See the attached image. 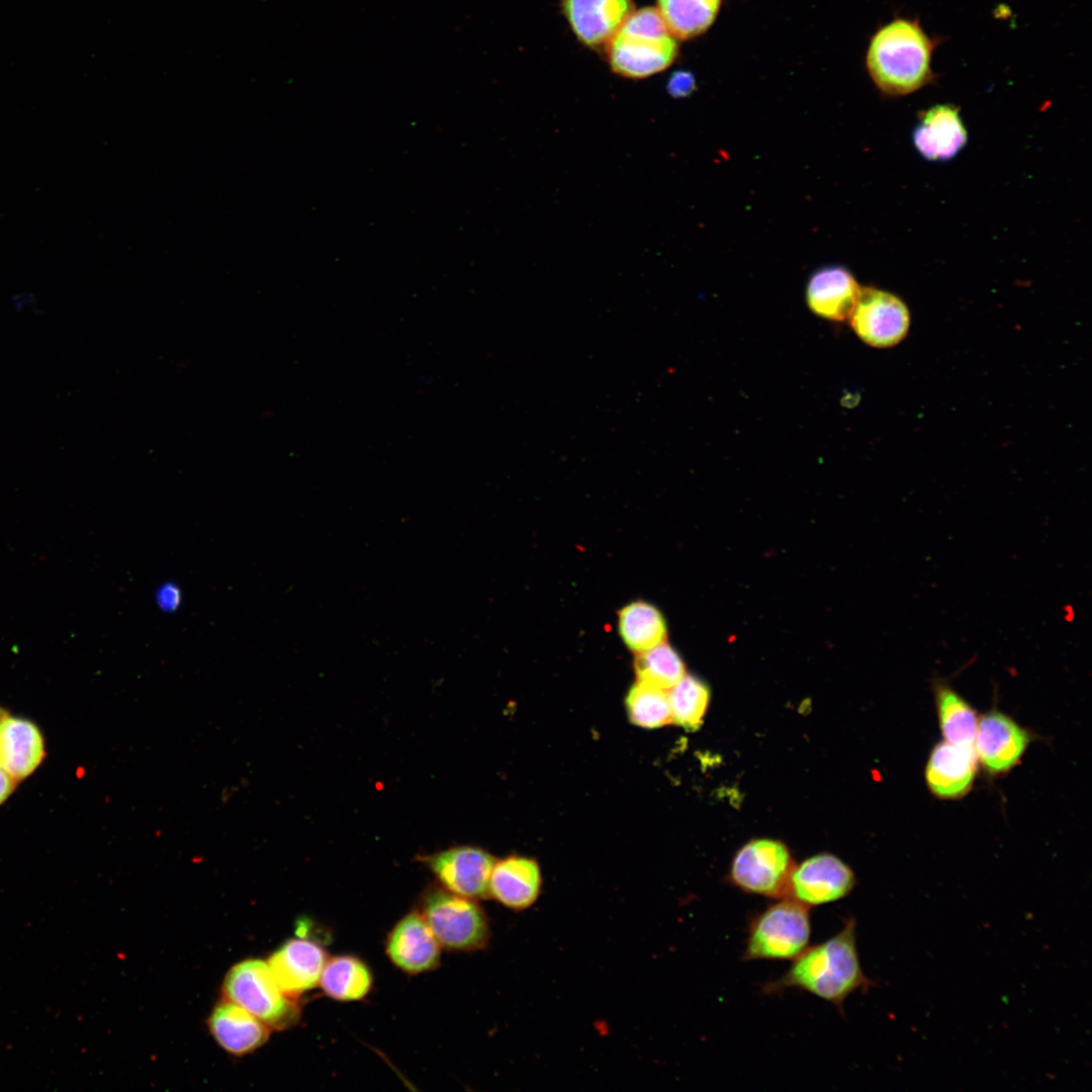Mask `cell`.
<instances>
[{
    "label": "cell",
    "instance_id": "obj_1",
    "mask_svg": "<svg viewBox=\"0 0 1092 1092\" xmlns=\"http://www.w3.org/2000/svg\"><path fill=\"white\" fill-rule=\"evenodd\" d=\"M875 983L864 974L856 947V921L849 917L829 939L807 947L793 960L787 972L763 986L766 994L786 989L808 992L843 1011L845 999Z\"/></svg>",
    "mask_w": 1092,
    "mask_h": 1092
},
{
    "label": "cell",
    "instance_id": "obj_2",
    "mask_svg": "<svg viewBox=\"0 0 1092 1092\" xmlns=\"http://www.w3.org/2000/svg\"><path fill=\"white\" fill-rule=\"evenodd\" d=\"M933 41L918 22L898 18L871 40L867 67L875 84L889 95L910 94L931 79Z\"/></svg>",
    "mask_w": 1092,
    "mask_h": 1092
},
{
    "label": "cell",
    "instance_id": "obj_3",
    "mask_svg": "<svg viewBox=\"0 0 1092 1092\" xmlns=\"http://www.w3.org/2000/svg\"><path fill=\"white\" fill-rule=\"evenodd\" d=\"M608 46L612 69L629 78L656 74L677 55L676 39L655 8L633 11Z\"/></svg>",
    "mask_w": 1092,
    "mask_h": 1092
},
{
    "label": "cell",
    "instance_id": "obj_4",
    "mask_svg": "<svg viewBox=\"0 0 1092 1092\" xmlns=\"http://www.w3.org/2000/svg\"><path fill=\"white\" fill-rule=\"evenodd\" d=\"M810 908L785 897L754 915L749 922L744 961L794 960L809 944Z\"/></svg>",
    "mask_w": 1092,
    "mask_h": 1092
},
{
    "label": "cell",
    "instance_id": "obj_5",
    "mask_svg": "<svg viewBox=\"0 0 1092 1092\" xmlns=\"http://www.w3.org/2000/svg\"><path fill=\"white\" fill-rule=\"evenodd\" d=\"M224 1000L231 1001L264 1022L282 1029L298 1018L299 1009L276 983L267 963L247 960L234 966L222 985Z\"/></svg>",
    "mask_w": 1092,
    "mask_h": 1092
},
{
    "label": "cell",
    "instance_id": "obj_6",
    "mask_svg": "<svg viewBox=\"0 0 1092 1092\" xmlns=\"http://www.w3.org/2000/svg\"><path fill=\"white\" fill-rule=\"evenodd\" d=\"M421 914L439 943L448 949L476 950L489 939L487 917L474 899L432 889L422 899Z\"/></svg>",
    "mask_w": 1092,
    "mask_h": 1092
},
{
    "label": "cell",
    "instance_id": "obj_7",
    "mask_svg": "<svg viewBox=\"0 0 1092 1092\" xmlns=\"http://www.w3.org/2000/svg\"><path fill=\"white\" fill-rule=\"evenodd\" d=\"M795 863L788 847L777 840L749 841L735 854L729 881L739 890L772 899L788 895Z\"/></svg>",
    "mask_w": 1092,
    "mask_h": 1092
},
{
    "label": "cell",
    "instance_id": "obj_8",
    "mask_svg": "<svg viewBox=\"0 0 1092 1092\" xmlns=\"http://www.w3.org/2000/svg\"><path fill=\"white\" fill-rule=\"evenodd\" d=\"M849 318L857 337L876 348L897 345L906 337L910 326L906 304L896 295L873 287L860 289Z\"/></svg>",
    "mask_w": 1092,
    "mask_h": 1092
},
{
    "label": "cell",
    "instance_id": "obj_9",
    "mask_svg": "<svg viewBox=\"0 0 1092 1092\" xmlns=\"http://www.w3.org/2000/svg\"><path fill=\"white\" fill-rule=\"evenodd\" d=\"M423 859L445 890L474 900L489 897L495 859L482 848L458 845Z\"/></svg>",
    "mask_w": 1092,
    "mask_h": 1092
},
{
    "label": "cell",
    "instance_id": "obj_10",
    "mask_svg": "<svg viewBox=\"0 0 1092 1092\" xmlns=\"http://www.w3.org/2000/svg\"><path fill=\"white\" fill-rule=\"evenodd\" d=\"M855 885L852 870L838 857L821 853L795 866L787 897L810 907L838 901Z\"/></svg>",
    "mask_w": 1092,
    "mask_h": 1092
},
{
    "label": "cell",
    "instance_id": "obj_11",
    "mask_svg": "<svg viewBox=\"0 0 1092 1092\" xmlns=\"http://www.w3.org/2000/svg\"><path fill=\"white\" fill-rule=\"evenodd\" d=\"M1030 735L1008 715L993 709L978 721L974 749L978 761L991 775L1004 774L1020 760Z\"/></svg>",
    "mask_w": 1092,
    "mask_h": 1092
},
{
    "label": "cell",
    "instance_id": "obj_12",
    "mask_svg": "<svg viewBox=\"0 0 1092 1092\" xmlns=\"http://www.w3.org/2000/svg\"><path fill=\"white\" fill-rule=\"evenodd\" d=\"M326 963V950L320 944L297 937L284 942L267 965L283 993L293 998L320 983Z\"/></svg>",
    "mask_w": 1092,
    "mask_h": 1092
},
{
    "label": "cell",
    "instance_id": "obj_13",
    "mask_svg": "<svg viewBox=\"0 0 1092 1092\" xmlns=\"http://www.w3.org/2000/svg\"><path fill=\"white\" fill-rule=\"evenodd\" d=\"M440 946L422 914L412 912L400 919L388 934L386 952L398 969L420 974L438 966Z\"/></svg>",
    "mask_w": 1092,
    "mask_h": 1092
},
{
    "label": "cell",
    "instance_id": "obj_14",
    "mask_svg": "<svg viewBox=\"0 0 1092 1092\" xmlns=\"http://www.w3.org/2000/svg\"><path fill=\"white\" fill-rule=\"evenodd\" d=\"M978 758L974 746L946 741L931 750L925 766V781L930 792L940 799H958L967 794L976 777Z\"/></svg>",
    "mask_w": 1092,
    "mask_h": 1092
},
{
    "label": "cell",
    "instance_id": "obj_15",
    "mask_svg": "<svg viewBox=\"0 0 1092 1092\" xmlns=\"http://www.w3.org/2000/svg\"><path fill=\"white\" fill-rule=\"evenodd\" d=\"M565 16L575 35L584 44H609L633 13L631 0H561Z\"/></svg>",
    "mask_w": 1092,
    "mask_h": 1092
},
{
    "label": "cell",
    "instance_id": "obj_16",
    "mask_svg": "<svg viewBox=\"0 0 1092 1092\" xmlns=\"http://www.w3.org/2000/svg\"><path fill=\"white\" fill-rule=\"evenodd\" d=\"M912 139L925 159L946 161L962 151L968 134L958 108L939 104L922 113Z\"/></svg>",
    "mask_w": 1092,
    "mask_h": 1092
},
{
    "label": "cell",
    "instance_id": "obj_17",
    "mask_svg": "<svg viewBox=\"0 0 1092 1092\" xmlns=\"http://www.w3.org/2000/svg\"><path fill=\"white\" fill-rule=\"evenodd\" d=\"M860 289L846 268L824 267L810 277L806 300L815 314L829 321L841 322L851 315Z\"/></svg>",
    "mask_w": 1092,
    "mask_h": 1092
},
{
    "label": "cell",
    "instance_id": "obj_18",
    "mask_svg": "<svg viewBox=\"0 0 1092 1092\" xmlns=\"http://www.w3.org/2000/svg\"><path fill=\"white\" fill-rule=\"evenodd\" d=\"M542 888L538 863L523 856H509L495 860L489 879V897L514 911L531 907L539 898Z\"/></svg>",
    "mask_w": 1092,
    "mask_h": 1092
},
{
    "label": "cell",
    "instance_id": "obj_19",
    "mask_svg": "<svg viewBox=\"0 0 1092 1092\" xmlns=\"http://www.w3.org/2000/svg\"><path fill=\"white\" fill-rule=\"evenodd\" d=\"M44 757V742L35 724L7 716L0 722V767L15 781L31 775Z\"/></svg>",
    "mask_w": 1092,
    "mask_h": 1092
},
{
    "label": "cell",
    "instance_id": "obj_20",
    "mask_svg": "<svg viewBox=\"0 0 1092 1092\" xmlns=\"http://www.w3.org/2000/svg\"><path fill=\"white\" fill-rule=\"evenodd\" d=\"M211 1035L226 1052L244 1056L260 1048L269 1037L270 1027L241 1006L224 1000L208 1019Z\"/></svg>",
    "mask_w": 1092,
    "mask_h": 1092
},
{
    "label": "cell",
    "instance_id": "obj_21",
    "mask_svg": "<svg viewBox=\"0 0 1092 1092\" xmlns=\"http://www.w3.org/2000/svg\"><path fill=\"white\" fill-rule=\"evenodd\" d=\"M618 631L625 646L640 653L664 642L667 627L657 607L639 600L618 612Z\"/></svg>",
    "mask_w": 1092,
    "mask_h": 1092
},
{
    "label": "cell",
    "instance_id": "obj_22",
    "mask_svg": "<svg viewBox=\"0 0 1092 1092\" xmlns=\"http://www.w3.org/2000/svg\"><path fill=\"white\" fill-rule=\"evenodd\" d=\"M933 688L939 728L944 741L973 746L978 725L974 708L948 684L936 680Z\"/></svg>",
    "mask_w": 1092,
    "mask_h": 1092
},
{
    "label": "cell",
    "instance_id": "obj_23",
    "mask_svg": "<svg viewBox=\"0 0 1092 1092\" xmlns=\"http://www.w3.org/2000/svg\"><path fill=\"white\" fill-rule=\"evenodd\" d=\"M320 984L326 995L341 1001H354L367 995L372 976L361 960L340 956L326 963Z\"/></svg>",
    "mask_w": 1092,
    "mask_h": 1092
},
{
    "label": "cell",
    "instance_id": "obj_24",
    "mask_svg": "<svg viewBox=\"0 0 1092 1092\" xmlns=\"http://www.w3.org/2000/svg\"><path fill=\"white\" fill-rule=\"evenodd\" d=\"M658 11L675 38L690 39L714 22L721 0H657Z\"/></svg>",
    "mask_w": 1092,
    "mask_h": 1092
},
{
    "label": "cell",
    "instance_id": "obj_25",
    "mask_svg": "<svg viewBox=\"0 0 1092 1092\" xmlns=\"http://www.w3.org/2000/svg\"><path fill=\"white\" fill-rule=\"evenodd\" d=\"M667 692L671 722L688 731L699 729L709 704L708 687L699 678L685 674Z\"/></svg>",
    "mask_w": 1092,
    "mask_h": 1092
},
{
    "label": "cell",
    "instance_id": "obj_26",
    "mask_svg": "<svg viewBox=\"0 0 1092 1092\" xmlns=\"http://www.w3.org/2000/svg\"><path fill=\"white\" fill-rule=\"evenodd\" d=\"M634 669L638 680L665 691L686 674L681 657L665 642L637 653Z\"/></svg>",
    "mask_w": 1092,
    "mask_h": 1092
},
{
    "label": "cell",
    "instance_id": "obj_27",
    "mask_svg": "<svg viewBox=\"0 0 1092 1092\" xmlns=\"http://www.w3.org/2000/svg\"><path fill=\"white\" fill-rule=\"evenodd\" d=\"M630 720L643 728H659L671 722L668 692L637 680L626 697Z\"/></svg>",
    "mask_w": 1092,
    "mask_h": 1092
},
{
    "label": "cell",
    "instance_id": "obj_28",
    "mask_svg": "<svg viewBox=\"0 0 1092 1092\" xmlns=\"http://www.w3.org/2000/svg\"><path fill=\"white\" fill-rule=\"evenodd\" d=\"M9 303L12 310L16 313L32 312L35 315H41L43 308L40 305V301L37 295L31 291H17L9 295Z\"/></svg>",
    "mask_w": 1092,
    "mask_h": 1092
},
{
    "label": "cell",
    "instance_id": "obj_29",
    "mask_svg": "<svg viewBox=\"0 0 1092 1092\" xmlns=\"http://www.w3.org/2000/svg\"><path fill=\"white\" fill-rule=\"evenodd\" d=\"M180 590L175 584H163L157 593V602L165 611H173L180 605Z\"/></svg>",
    "mask_w": 1092,
    "mask_h": 1092
},
{
    "label": "cell",
    "instance_id": "obj_30",
    "mask_svg": "<svg viewBox=\"0 0 1092 1092\" xmlns=\"http://www.w3.org/2000/svg\"><path fill=\"white\" fill-rule=\"evenodd\" d=\"M668 89L674 96L689 95L695 89V80L688 72H676L669 80Z\"/></svg>",
    "mask_w": 1092,
    "mask_h": 1092
},
{
    "label": "cell",
    "instance_id": "obj_31",
    "mask_svg": "<svg viewBox=\"0 0 1092 1092\" xmlns=\"http://www.w3.org/2000/svg\"><path fill=\"white\" fill-rule=\"evenodd\" d=\"M17 781L0 767V805L14 791Z\"/></svg>",
    "mask_w": 1092,
    "mask_h": 1092
},
{
    "label": "cell",
    "instance_id": "obj_32",
    "mask_svg": "<svg viewBox=\"0 0 1092 1092\" xmlns=\"http://www.w3.org/2000/svg\"><path fill=\"white\" fill-rule=\"evenodd\" d=\"M7 716H9V715H8V713H7V711H6L5 709H3V708H1V707H0V722H1V721H2V720H3L4 718H6Z\"/></svg>",
    "mask_w": 1092,
    "mask_h": 1092
}]
</instances>
